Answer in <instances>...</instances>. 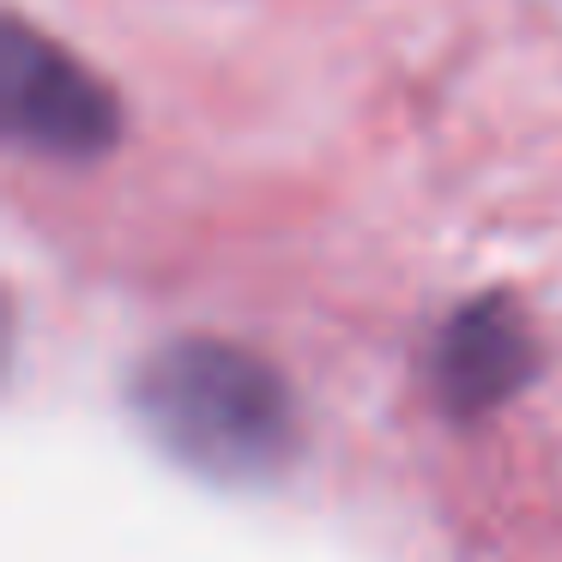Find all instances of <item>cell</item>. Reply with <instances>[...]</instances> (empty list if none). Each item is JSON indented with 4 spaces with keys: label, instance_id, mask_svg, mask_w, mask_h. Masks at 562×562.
Segmentation results:
<instances>
[{
    "label": "cell",
    "instance_id": "6da1fadb",
    "mask_svg": "<svg viewBox=\"0 0 562 562\" xmlns=\"http://www.w3.org/2000/svg\"><path fill=\"white\" fill-rule=\"evenodd\" d=\"M139 417L176 460L212 477H260L284 460L291 400L260 357L218 339H182L139 369Z\"/></svg>",
    "mask_w": 562,
    "mask_h": 562
},
{
    "label": "cell",
    "instance_id": "7a4b0ae2",
    "mask_svg": "<svg viewBox=\"0 0 562 562\" xmlns=\"http://www.w3.org/2000/svg\"><path fill=\"white\" fill-rule=\"evenodd\" d=\"M0 86H7V127L43 158L86 164L110 151L115 139V98L103 79H91L61 43L37 37L25 19L7 25V61H0Z\"/></svg>",
    "mask_w": 562,
    "mask_h": 562
},
{
    "label": "cell",
    "instance_id": "3957f363",
    "mask_svg": "<svg viewBox=\"0 0 562 562\" xmlns=\"http://www.w3.org/2000/svg\"><path fill=\"white\" fill-rule=\"evenodd\" d=\"M520 369H526V345L502 315L484 308V315L453 327V339H448V387L453 393H465V400H496Z\"/></svg>",
    "mask_w": 562,
    "mask_h": 562
}]
</instances>
